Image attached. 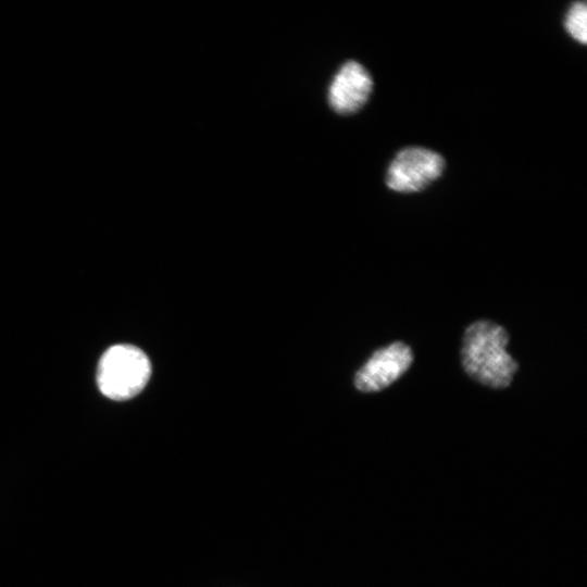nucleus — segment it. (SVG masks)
<instances>
[{
	"mask_svg": "<svg viewBox=\"0 0 587 587\" xmlns=\"http://www.w3.org/2000/svg\"><path fill=\"white\" fill-rule=\"evenodd\" d=\"M445 167L440 154L426 148L402 149L390 163L386 184L399 192H413L425 188L438 178Z\"/></svg>",
	"mask_w": 587,
	"mask_h": 587,
	"instance_id": "7ed1b4c3",
	"label": "nucleus"
},
{
	"mask_svg": "<svg viewBox=\"0 0 587 587\" xmlns=\"http://www.w3.org/2000/svg\"><path fill=\"white\" fill-rule=\"evenodd\" d=\"M408 345L396 341L376 350L354 376L355 387L364 392L379 391L398 379L411 365Z\"/></svg>",
	"mask_w": 587,
	"mask_h": 587,
	"instance_id": "20e7f679",
	"label": "nucleus"
},
{
	"mask_svg": "<svg viewBox=\"0 0 587 587\" xmlns=\"http://www.w3.org/2000/svg\"><path fill=\"white\" fill-rule=\"evenodd\" d=\"M372 88L373 80L366 68L355 61H348L329 85V104L340 114L354 113L367 101Z\"/></svg>",
	"mask_w": 587,
	"mask_h": 587,
	"instance_id": "39448f33",
	"label": "nucleus"
},
{
	"mask_svg": "<svg viewBox=\"0 0 587 587\" xmlns=\"http://www.w3.org/2000/svg\"><path fill=\"white\" fill-rule=\"evenodd\" d=\"M565 28L577 41L587 42V7L585 2L572 4L566 14Z\"/></svg>",
	"mask_w": 587,
	"mask_h": 587,
	"instance_id": "423d86ee",
	"label": "nucleus"
},
{
	"mask_svg": "<svg viewBox=\"0 0 587 587\" xmlns=\"http://www.w3.org/2000/svg\"><path fill=\"white\" fill-rule=\"evenodd\" d=\"M151 364L146 353L132 345H115L101 357L97 370L100 391L112 400H128L147 385Z\"/></svg>",
	"mask_w": 587,
	"mask_h": 587,
	"instance_id": "f03ea898",
	"label": "nucleus"
},
{
	"mask_svg": "<svg viewBox=\"0 0 587 587\" xmlns=\"http://www.w3.org/2000/svg\"><path fill=\"white\" fill-rule=\"evenodd\" d=\"M508 342L507 330L495 322L472 323L464 332L461 348L466 374L491 388L508 387L519 367L505 350Z\"/></svg>",
	"mask_w": 587,
	"mask_h": 587,
	"instance_id": "f257e3e1",
	"label": "nucleus"
}]
</instances>
